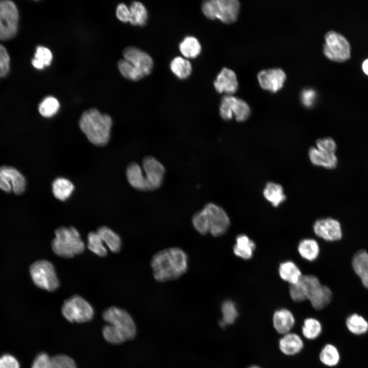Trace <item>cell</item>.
Returning <instances> with one entry per match:
<instances>
[{
    "label": "cell",
    "mask_w": 368,
    "mask_h": 368,
    "mask_svg": "<svg viewBox=\"0 0 368 368\" xmlns=\"http://www.w3.org/2000/svg\"><path fill=\"white\" fill-rule=\"evenodd\" d=\"M124 59L128 61L145 76L149 75L153 69V61L146 52L134 46L126 47L123 51Z\"/></svg>",
    "instance_id": "5bb4252c"
},
{
    "label": "cell",
    "mask_w": 368,
    "mask_h": 368,
    "mask_svg": "<svg viewBox=\"0 0 368 368\" xmlns=\"http://www.w3.org/2000/svg\"><path fill=\"white\" fill-rule=\"evenodd\" d=\"M316 98L315 91L311 88L303 90L301 94L302 102L306 107H312L315 103Z\"/></svg>",
    "instance_id": "c3c4849f"
},
{
    "label": "cell",
    "mask_w": 368,
    "mask_h": 368,
    "mask_svg": "<svg viewBox=\"0 0 368 368\" xmlns=\"http://www.w3.org/2000/svg\"><path fill=\"white\" fill-rule=\"evenodd\" d=\"M279 272L281 279L291 285L296 283L302 276L299 268L290 261L282 263L279 268Z\"/></svg>",
    "instance_id": "4316f807"
},
{
    "label": "cell",
    "mask_w": 368,
    "mask_h": 368,
    "mask_svg": "<svg viewBox=\"0 0 368 368\" xmlns=\"http://www.w3.org/2000/svg\"><path fill=\"white\" fill-rule=\"evenodd\" d=\"M19 13L15 3L9 0L0 1V40L14 38L18 30Z\"/></svg>",
    "instance_id": "30bf717a"
},
{
    "label": "cell",
    "mask_w": 368,
    "mask_h": 368,
    "mask_svg": "<svg viewBox=\"0 0 368 368\" xmlns=\"http://www.w3.org/2000/svg\"><path fill=\"white\" fill-rule=\"evenodd\" d=\"M265 199L274 206H278L286 199L282 187L279 184L269 182L266 185L263 190Z\"/></svg>",
    "instance_id": "83f0119b"
},
{
    "label": "cell",
    "mask_w": 368,
    "mask_h": 368,
    "mask_svg": "<svg viewBox=\"0 0 368 368\" xmlns=\"http://www.w3.org/2000/svg\"><path fill=\"white\" fill-rule=\"evenodd\" d=\"M0 368H20V364L13 355L4 354L0 357Z\"/></svg>",
    "instance_id": "7dc6e473"
},
{
    "label": "cell",
    "mask_w": 368,
    "mask_h": 368,
    "mask_svg": "<svg viewBox=\"0 0 368 368\" xmlns=\"http://www.w3.org/2000/svg\"><path fill=\"white\" fill-rule=\"evenodd\" d=\"M26 181L22 174L16 169L8 166L0 168V189L6 192L13 191L21 194L25 190Z\"/></svg>",
    "instance_id": "4fadbf2b"
},
{
    "label": "cell",
    "mask_w": 368,
    "mask_h": 368,
    "mask_svg": "<svg viewBox=\"0 0 368 368\" xmlns=\"http://www.w3.org/2000/svg\"><path fill=\"white\" fill-rule=\"evenodd\" d=\"M60 107L58 100L54 97H45L39 104L38 111L40 114L45 118H51L58 112Z\"/></svg>",
    "instance_id": "74e56055"
},
{
    "label": "cell",
    "mask_w": 368,
    "mask_h": 368,
    "mask_svg": "<svg viewBox=\"0 0 368 368\" xmlns=\"http://www.w3.org/2000/svg\"><path fill=\"white\" fill-rule=\"evenodd\" d=\"M116 16L122 22H130L131 14L129 8L124 3L119 4L116 8Z\"/></svg>",
    "instance_id": "681fc988"
},
{
    "label": "cell",
    "mask_w": 368,
    "mask_h": 368,
    "mask_svg": "<svg viewBox=\"0 0 368 368\" xmlns=\"http://www.w3.org/2000/svg\"><path fill=\"white\" fill-rule=\"evenodd\" d=\"M112 124L108 114L101 113L95 108L84 111L79 122L81 131L89 142L99 146H105L109 142Z\"/></svg>",
    "instance_id": "3957f363"
},
{
    "label": "cell",
    "mask_w": 368,
    "mask_h": 368,
    "mask_svg": "<svg viewBox=\"0 0 368 368\" xmlns=\"http://www.w3.org/2000/svg\"><path fill=\"white\" fill-rule=\"evenodd\" d=\"M311 162L314 165L332 169L337 165L338 159L335 153H327L311 147L309 151Z\"/></svg>",
    "instance_id": "ffe728a7"
},
{
    "label": "cell",
    "mask_w": 368,
    "mask_h": 368,
    "mask_svg": "<svg viewBox=\"0 0 368 368\" xmlns=\"http://www.w3.org/2000/svg\"><path fill=\"white\" fill-rule=\"evenodd\" d=\"M50 368H77L74 360L64 354L56 355L51 359Z\"/></svg>",
    "instance_id": "b9f144b4"
},
{
    "label": "cell",
    "mask_w": 368,
    "mask_h": 368,
    "mask_svg": "<svg viewBox=\"0 0 368 368\" xmlns=\"http://www.w3.org/2000/svg\"><path fill=\"white\" fill-rule=\"evenodd\" d=\"M55 235L52 248L60 257L71 258L85 249V244L79 232L73 226H60L55 231Z\"/></svg>",
    "instance_id": "277c9868"
},
{
    "label": "cell",
    "mask_w": 368,
    "mask_h": 368,
    "mask_svg": "<svg viewBox=\"0 0 368 368\" xmlns=\"http://www.w3.org/2000/svg\"><path fill=\"white\" fill-rule=\"evenodd\" d=\"M321 362L326 365L333 366L338 364L340 356L337 348L332 344H327L319 354Z\"/></svg>",
    "instance_id": "8d00e7d4"
},
{
    "label": "cell",
    "mask_w": 368,
    "mask_h": 368,
    "mask_svg": "<svg viewBox=\"0 0 368 368\" xmlns=\"http://www.w3.org/2000/svg\"><path fill=\"white\" fill-rule=\"evenodd\" d=\"M61 313L69 322L84 323L93 319L94 310L87 301L76 294L64 301Z\"/></svg>",
    "instance_id": "8992f818"
},
{
    "label": "cell",
    "mask_w": 368,
    "mask_h": 368,
    "mask_svg": "<svg viewBox=\"0 0 368 368\" xmlns=\"http://www.w3.org/2000/svg\"><path fill=\"white\" fill-rule=\"evenodd\" d=\"M223 315L222 320L220 322L221 327L233 324L238 313L235 303L230 300L224 301L221 306Z\"/></svg>",
    "instance_id": "ab89813d"
},
{
    "label": "cell",
    "mask_w": 368,
    "mask_h": 368,
    "mask_svg": "<svg viewBox=\"0 0 368 368\" xmlns=\"http://www.w3.org/2000/svg\"><path fill=\"white\" fill-rule=\"evenodd\" d=\"M310 280L311 275H302L296 283L291 285L290 294L294 302H301L307 299Z\"/></svg>",
    "instance_id": "d4e9b609"
},
{
    "label": "cell",
    "mask_w": 368,
    "mask_h": 368,
    "mask_svg": "<svg viewBox=\"0 0 368 368\" xmlns=\"http://www.w3.org/2000/svg\"><path fill=\"white\" fill-rule=\"evenodd\" d=\"M316 148L322 151L327 153H334L337 149L335 141L331 137H326L319 139L316 141Z\"/></svg>",
    "instance_id": "f6af8a7d"
},
{
    "label": "cell",
    "mask_w": 368,
    "mask_h": 368,
    "mask_svg": "<svg viewBox=\"0 0 368 368\" xmlns=\"http://www.w3.org/2000/svg\"><path fill=\"white\" fill-rule=\"evenodd\" d=\"M179 50L186 58H196L201 53V46L198 40L193 36H187L180 43Z\"/></svg>",
    "instance_id": "4dcf8cb0"
},
{
    "label": "cell",
    "mask_w": 368,
    "mask_h": 368,
    "mask_svg": "<svg viewBox=\"0 0 368 368\" xmlns=\"http://www.w3.org/2000/svg\"><path fill=\"white\" fill-rule=\"evenodd\" d=\"M118 67L122 75L128 80L136 81L145 77L125 59H122L118 61Z\"/></svg>",
    "instance_id": "d590c367"
},
{
    "label": "cell",
    "mask_w": 368,
    "mask_h": 368,
    "mask_svg": "<svg viewBox=\"0 0 368 368\" xmlns=\"http://www.w3.org/2000/svg\"><path fill=\"white\" fill-rule=\"evenodd\" d=\"M51 359L47 353H40L34 359L31 368H50Z\"/></svg>",
    "instance_id": "bcb514c9"
},
{
    "label": "cell",
    "mask_w": 368,
    "mask_h": 368,
    "mask_svg": "<svg viewBox=\"0 0 368 368\" xmlns=\"http://www.w3.org/2000/svg\"><path fill=\"white\" fill-rule=\"evenodd\" d=\"M256 248V244L248 236L244 234L238 235L233 247L234 254L244 260L250 259Z\"/></svg>",
    "instance_id": "603a6c76"
},
{
    "label": "cell",
    "mask_w": 368,
    "mask_h": 368,
    "mask_svg": "<svg viewBox=\"0 0 368 368\" xmlns=\"http://www.w3.org/2000/svg\"><path fill=\"white\" fill-rule=\"evenodd\" d=\"M189 258L181 248L171 247L160 250L151 258L150 265L154 279L158 282L176 280L186 273Z\"/></svg>",
    "instance_id": "6da1fadb"
},
{
    "label": "cell",
    "mask_w": 368,
    "mask_h": 368,
    "mask_svg": "<svg viewBox=\"0 0 368 368\" xmlns=\"http://www.w3.org/2000/svg\"><path fill=\"white\" fill-rule=\"evenodd\" d=\"M101 238L96 232H90L87 235V247L100 257H104L107 251Z\"/></svg>",
    "instance_id": "60d3db41"
},
{
    "label": "cell",
    "mask_w": 368,
    "mask_h": 368,
    "mask_svg": "<svg viewBox=\"0 0 368 368\" xmlns=\"http://www.w3.org/2000/svg\"><path fill=\"white\" fill-rule=\"evenodd\" d=\"M74 189L73 184L66 178H58L53 182V193L57 199L61 201L67 199Z\"/></svg>",
    "instance_id": "1f68e13d"
},
{
    "label": "cell",
    "mask_w": 368,
    "mask_h": 368,
    "mask_svg": "<svg viewBox=\"0 0 368 368\" xmlns=\"http://www.w3.org/2000/svg\"><path fill=\"white\" fill-rule=\"evenodd\" d=\"M10 61L6 48L0 43V79L6 77L9 73Z\"/></svg>",
    "instance_id": "ee69618b"
},
{
    "label": "cell",
    "mask_w": 368,
    "mask_h": 368,
    "mask_svg": "<svg viewBox=\"0 0 368 368\" xmlns=\"http://www.w3.org/2000/svg\"><path fill=\"white\" fill-rule=\"evenodd\" d=\"M249 368H260V367H259L258 366L253 365V366H250Z\"/></svg>",
    "instance_id": "816d5d0a"
},
{
    "label": "cell",
    "mask_w": 368,
    "mask_h": 368,
    "mask_svg": "<svg viewBox=\"0 0 368 368\" xmlns=\"http://www.w3.org/2000/svg\"><path fill=\"white\" fill-rule=\"evenodd\" d=\"M129 8L131 14L130 23L133 26H145L148 20V12L144 4L134 1L131 4Z\"/></svg>",
    "instance_id": "d6a6232c"
},
{
    "label": "cell",
    "mask_w": 368,
    "mask_h": 368,
    "mask_svg": "<svg viewBox=\"0 0 368 368\" xmlns=\"http://www.w3.org/2000/svg\"><path fill=\"white\" fill-rule=\"evenodd\" d=\"M275 330L280 334H285L290 331L295 324V319L291 312L285 308L275 311L272 318Z\"/></svg>",
    "instance_id": "d6986e66"
},
{
    "label": "cell",
    "mask_w": 368,
    "mask_h": 368,
    "mask_svg": "<svg viewBox=\"0 0 368 368\" xmlns=\"http://www.w3.org/2000/svg\"><path fill=\"white\" fill-rule=\"evenodd\" d=\"M362 68L364 74L368 76V58L363 62Z\"/></svg>",
    "instance_id": "f907efd6"
},
{
    "label": "cell",
    "mask_w": 368,
    "mask_h": 368,
    "mask_svg": "<svg viewBox=\"0 0 368 368\" xmlns=\"http://www.w3.org/2000/svg\"><path fill=\"white\" fill-rule=\"evenodd\" d=\"M214 86L219 93H224L226 95H232L235 93L238 87L235 73L231 69L223 68L214 81Z\"/></svg>",
    "instance_id": "ac0fdd59"
},
{
    "label": "cell",
    "mask_w": 368,
    "mask_h": 368,
    "mask_svg": "<svg viewBox=\"0 0 368 368\" xmlns=\"http://www.w3.org/2000/svg\"><path fill=\"white\" fill-rule=\"evenodd\" d=\"M170 70L178 79L188 78L192 73V66L190 61L181 57L173 58L170 64Z\"/></svg>",
    "instance_id": "f1b7e54d"
},
{
    "label": "cell",
    "mask_w": 368,
    "mask_h": 368,
    "mask_svg": "<svg viewBox=\"0 0 368 368\" xmlns=\"http://www.w3.org/2000/svg\"><path fill=\"white\" fill-rule=\"evenodd\" d=\"M103 243L113 252H118L121 247V239L120 236L110 228L102 226L96 231Z\"/></svg>",
    "instance_id": "484cf974"
},
{
    "label": "cell",
    "mask_w": 368,
    "mask_h": 368,
    "mask_svg": "<svg viewBox=\"0 0 368 368\" xmlns=\"http://www.w3.org/2000/svg\"><path fill=\"white\" fill-rule=\"evenodd\" d=\"M346 325L349 330L354 334H363L368 330V323L363 317L357 314L349 316Z\"/></svg>",
    "instance_id": "e575fe53"
},
{
    "label": "cell",
    "mask_w": 368,
    "mask_h": 368,
    "mask_svg": "<svg viewBox=\"0 0 368 368\" xmlns=\"http://www.w3.org/2000/svg\"><path fill=\"white\" fill-rule=\"evenodd\" d=\"M352 264L355 272L368 289V252L364 250L358 251L353 257Z\"/></svg>",
    "instance_id": "44dd1931"
},
{
    "label": "cell",
    "mask_w": 368,
    "mask_h": 368,
    "mask_svg": "<svg viewBox=\"0 0 368 368\" xmlns=\"http://www.w3.org/2000/svg\"><path fill=\"white\" fill-rule=\"evenodd\" d=\"M297 249L301 256L309 261L315 260L319 253L318 244L312 239L302 240L298 244Z\"/></svg>",
    "instance_id": "f546056e"
},
{
    "label": "cell",
    "mask_w": 368,
    "mask_h": 368,
    "mask_svg": "<svg viewBox=\"0 0 368 368\" xmlns=\"http://www.w3.org/2000/svg\"><path fill=\"white\" fill-rule=\"evenodd\" d=\"M53 59V54L50 49L43 46H38L32 60V64L36 68L41 70L50 65Z\"/></svg>",
    "instance_id": "836d02e7"
},
{
    "label": "cell",
    "mask_w": 368,
    "mask_h": 368,
    "mask_svg": "<svg viewBox=\"0 0 368 368\" xmlns=\"http://www.w3.org/2000/svg\"><path fill=\"white\" fill-rule=\"evenodd\" d=\"M303 347L302 339L295 333H287L284 334L279 341L280 350L287 355H294L298 353Z\"/></svg>",
    "instance_id": "7402d4cb"
},
{
    "label": "cell",
    "mask_w": 368,
    "mask_h": 368,
    "mask_svg": "<svg viewBox=\"0 0 368 368\" xmlns=\"http://www.w3.org/2000/svg\"><path fill=\"white\" fill-rule=\"evenodd\" d=\"M258 79L263 89L275 93L283 87L286 76L280 68H271L260 72L258 74Z\"/></svg>",
    "instance_id": "2e32d148"
},
{
    "label": "cell",
    "mask_w": 368,
    "mask_h": 368,
    "mask_svg": "<svg viewBox=\"0 0 368 368\" xmlns=\"http://www.w3.org/2000/svg\"><path fill=\"white\" fill-rule=\"evenodd\" d=\"M192 223L199 234L202 235L210 234L213 237H218L228 230L230 219L221 206L210 202L193 215Z\"/></svg>",
    "instance_id": "7a4b0ae2"
},
{
    "label": "cell",
    "mask_w": 368,
    "mask_h": 368,
    "mask_svg": "<svg viewBox=\"0 0 368 368\" xmlns=\"http://www.w3.org/2000/svg\"><path fill=\"white\" fill-rule=\"evenodd\" d=\"M250 114V108L244 100L232 95H225L222 98L219 114L223 120L228 121L234 116L237 121L244 122Z\"/></svg>",
    "instance_id": "8fae6325"
},
{
    "label": "cell",
    "mask_w": 368,
    "mask_h": 368,
    "mask_svg": "<svg viewBox=\"0 0 368 368\" xmlns=\"http://www.w3.org/2000/svg\"><path fill=\"white\" fill-rule=\"evenodd\" d=\"M29 271L34 283L40 288L52 292L59 287L54 267L50 261H37L30 266Z\"/></svg>",
    "instance_id": "ba28073f"
},
{
    "label": "cell",
    "mask_w": 368,
    "mask_h": 368,
    "mask_svg": "<svg viewBox=\"0 0 368 368\" xmlns=\"http://www.w3.org/2000/svg\"><path fill=\"white\" fill-rule=\"evenodd\" d=\"M102 317L107 324L112 326L124 337L125 340L135 336V323L130 315L125 310L112 306L105 310Z\"/></svg>",
    "instance_id": "52a82bcc"
},
{
    "label": "cell",
    "mask_w": 368,
    "mask_h": 368,
    "mask_svg": "<svg viewBox=\"0 0 368 368\" xmlns=\"http://www.w3.org/2000/svg\"><path fill=\"white\" fill-rule=\"evenodd\" d=\"M322 327L320 323L314 318H307L302 327V333L304 336L310 340L318 337L321 332Z\"/></svg>",
    "instance_id": "f35d334b"
},
{
    "label": "cell",
    "mask_w": 368,
    "mask_h": 368,
    "mask_svg": "<svg viewBox=\"0 0 368 368\" xmlns=\"http://www.w3.org/2000/svg\"><path fill=\"white\" fill-rule=\"evenodd\" d=\"M102 334L104 339L112 344H120L126 341L121 334L109 324L103 327Z\"/></svg>",
    "instance_id": "7bdbcfd3"
},
{
    "label": "cell",
    "mask_w": 368,
    "mask_h": 368,
    "mask_svg": "<svg viewBox=\"0 0 368 368\" xmlns=\"http://www.w3.org/2000/svg\"><path fill=\"white\" fill-rule=\"evenodd\" d=\"M325 39L323 52L329 59L343 62L350 58V44L344 36L335 31H330L326 34Z\"/></svg>",
    "instance_id": "9c48e42d"
},
{
    "label": "cell",
    "mask_w": 368,
    "mask_h": 368,
    "mask_svg": "<svg viewBox=\"0 0 368 368\" xmlns=\"http://www.w3.org/2000/svg\"><path fill=\"white\" fill-rule=\"evenodd\" d=\"M142 168L143 177L147 191L159 189L164 179L166 172L164 166L154 157L148 155L143 159Z\"/></svg>",
    "instance_id": "7c38bea8"
},
{
    "label": "cell",
    "mask_w": 368,
    "mask_h": 368,
    "mask_svg": "<svg viewBox=\"0 0 368 368\" xmlns=\"http://www.w3.org/2000/svg\"><path fill=\"white\" fill-rule=\"evenodd\" d=\"M126 176L128 182L133 188L140 191H147L142 169L138 164L133 162L128 165Z\"/></svg>",
    "instance_id": "cb8c5ba5"
},
{
    "label": "cell",
    "mask_w": 368,
    "mask_h": 368,
    "mask_svg": "<svg viewBox=\"0 0 368 368\" xmlns=\"http://www.w3.org/2000/svg\"><path fill=\"white\" fill-rule=\"evenodd\" d=\"M312 280L307 300L315 309L321 310L330 303L332 296V291L328 287L321 285L315 276Z\"/></svg>",
    "instance_id": "9a60e30c"
},
{
    "label": "cell",
    "mask_w": 368,
    "mask_h": 368,
    "mask_svg": "<svg viewBox=\"0 0 368 368\" xmlns=\"http://www.w3.org/2000/svg\"><path fill=\"white\" fill-rule=\"evenodd\" d=\"M240 6L237 0H210L203 2L201 9L208 18H217L224 24H231L237 20Z\"/></svg>",
    "instance_id": "5b68a950"
},
{
    "label": "cell",
    "mask_w": 368,
    "mask_h": 368,
    "mask_svg": "<svg viewBox=\"0 0 368 368\" xmlns=\"http://www.w3.org/2000/svg\"><path fill=\"white\" fill-rule=\"evenodd\" d=\"M313 231L318 237L327 241H337L342 237L339 222L331 218L317 220L313 225Z\"/></svg>",
    "instance_id": "e0dca14e"
}]
</instances>
